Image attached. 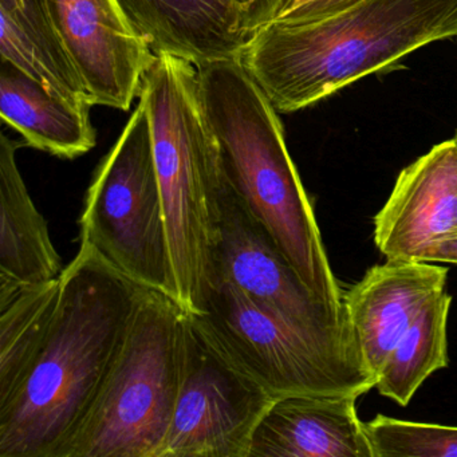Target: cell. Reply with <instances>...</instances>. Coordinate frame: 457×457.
Here are the masks:
<instances>
[{
	"instance_id": "9c48e42d",
	"label": "cell",
	"mask_w": 457,
	"mask_h": 457,
	"mask_svg": "<svg viewBox=\"0 0 457 457\" xmlns=\"http://www.w3.org/2000/svg\"><path fill=\"white\" fill-rule=\"evenodd\" d=\"M216 271L218 283L226 280L237 286L293 325L355 344L347 318L334 314L304 285L269 232L227 183Z\"/></svg>"
},
{
	"instance_id": "ba28073f",
	"label": "cell",
	"mask_w": 457,
	"mask_h": 457,
	"mask_svg": "<svg viewBox=\"0 0 457 457\" xmlns=\"http://www.w3.org/2000/svg\"><path fill=\"white\" fill-rule=\"evenodd\" d=\"M277 398L245 373L196 314L180 320V382L162 457H248Z\"/></svg>"
},
{
	"instance_id": "52a82bcc",
	"label": "cell",
	"mask_w": 457,
	"mask_h": 457,
	"mask_svg": "<svg viewBox=\"0 0 457 457\" xmlns=\"http://www.w3.org/2000/svg\"><path fill=\"white\" fill-rule=\"evenodd\" d=\"M79 242L140 287L170 295L167 228L144 101L96 170L79 218Z\"/></svg>"
},
{
	"instance_id": "ac0fdd59",
	"label": "cell",
	"mask_w": 457,
	"mask_h": 457,
	"mask_svg": "<svg viewBox=\"0 0 457 457\" xmlns=\"http://www.w3.org/2000/svg\"><path fill=\"white\" fill-rule=\"evenodd\" d=\"M61 278L25 288L0 307V408L25 385L54 322Z\"/></svg>"
},
{
	"instance_id": "8992f818",
	"label": "cell",
	"mask_w": 457,
	"mask_h": 457,
	"mask_svg": "<svg viewBox=\"0 0 457 457\" xmlns=\"http://www.w3.org/2000/svg\"><path fill=\"white\" fill-rule=\"evenodd\" d=\"M196 315L232 361L275 398L360 397L376 387L357 345L303 330L226 280Z\"/></svg>"
},
{
	"instance_id": "d6986e66",
	"label": "cell",
	"mask_w": 457,
	"mask_h": 457,
	"mask_svg": "<svg viewBox=\"0 0 457 457\" xmlns=\"http://www.w3.org/2000/svg\"><path fill=\"white\" fill-rule=\"evenodd\" d=\"M451 304L446 291L428 302L387 355L377 379L379 395L406 406L430 374L448 366L446 326Z\"/></svg>"
},
{
	"instance_id": "e0dca14e",
	"label": "cell",
	"mask_w": 457,
	"mask_h": 457,
	"mask_svg": "<svg viewBox=\"0 0 457 457\" xmlns=\"http://www.w3.org/2000/svg\"><path fill=\"white\" fill-rule=\"evenodd\" d=\"M0 57L54 95L90 104L45 0H0Z\"/></svg>"
},
{
	"instance_id": "cb8c5ba5",
	"label": "cell",
	"mask_w": 457,
	"mask_h": 457,
	"mask_svg": "<svg viewBox=\"0 0 457 457\" xmlns=\"http://www.w3.org/2000/svg\"><path fill=\"white\" fill-rule=\"evenodd\" d=\"M453 140L456 141V144H457V130H456V133H454Z\"/></svg>"
},
{
	"instance_id": "44dd1931",
	"label": "cell",
	"mask_w": 457,
	"mask_h": 457,
	"mask_svg": "<svg viewBox=\"0 0 457 457\" xmlns=\"http://www.w3.org/2000/svg\"><path fill=\"white\" fill-rule=\"evenodd\" d=\"M239 4L253 36L259 29L278 17L287 0H239Z\"/></svg>"
},
{
	"instance_id": "ffe728a7",
	"label": "cell",
	"mask_w": 457,
	"mask_h": 457,
	"mask_svg": "<svg viewBox=\"0 0 457 457\" xmlns=\"http://www.w3.org/2000/svg\"><path fill=\"white\" fill-rule=\"evenodd\" d=\"M374 457H457V427L378 414L365 422Z\"/></svg>"
},
{
	"instance_id": "8fae6325",
	"label": "cell",
	"mask_w": 457,
	"mask_h": 457,
	"mask_svg": "<svg viewBox=\"0 0 457 457\" xmlns=\"http://www.w3.org/2000/svg\"><path fill=\"white\" fill-rule=\"evenodd\" d=\"M457 234V144L443 141L401 170L374 218L386 261L429 262Z\"/></svg>"
},
{
	"instance_id": "4fadbf2b",
	"label": "cell",
	"mask_w": 457,
	"mask_h": 457,
	"mask_svg": "<svg viewBox=\"0 0 457 457\" xmlns=\"http://www.w3.org/2000/svg\"><path fill=\"white\" fill-rule=\"evenodd\" d=\"M154 54L194 65L239 60L253 38L239 0H117Z\"/></svg>"
},
{
	"instance_id": "603a6c76",
	"label": "cell",
	"mask_w": 457,
	"mask_h": 457,
	"mask_svg": "<svg viewBox=\"0 0 457 457\" xmlns=\"http://www.w3.org/2000/svg\"><path fill=\"white\" fill-rule=\"evenodd\" d=\"M430 263L457 264V234L433 253Z\"/></svg>"
},
{
	"instance_id": "30bf717a",
	"label": "cell",
	"mask_w": 457,
	"mask_h": 457,
	"mask_svg": "<svg viewBox=\"0 0 457 457\" xmlns=\"http://www.w3.org/2000/svg\"><path fill=\"white\" fill-rule=\"evenodd\" d=\"M92 105L128 112L156 54L117 0H45Z\"/></svg>"
},
{
	"instance_id": "2e32d148",
	"label": "cell",
	"mask_w": 457,
	"mask_h": 457,
	"mask_svg": "<svg viewBox=\"0 0 457 457\" xmlns=\"http://www.w3.org/2000/svg\"><path fill=\"white\" fill-rule=\"evenodd\" d=\"M87 103H74L23 73L9 61L0 68V116L26 146L73 160L92 151L97 135Z\"/></svg>"
},
{
	"instance_id": "7a4b0ae2",
	"label": "cell",
	"mask_w": 457,
	"mask_h": 457,
	"mask_svg": "<svg viewBox=\"0 0 457 457\" xmlns=\"http://www.w3.org/2000/svg\"><path fill=\"white\" fill-rule=\"evenodd\" d=\"M141 288L79 242L61 277L46 345L25 385L0 408V457L55 456L100 390Z\"/></svg>"
},
{
	"instance_id": "6da1fadb",
	"label": "cell",
	"mask_w": 457,
	"mask_h": 457,
	"mask_svg": "<svg viewBox=\"0 0 457 457\" xmlns=\"http://www.w3.org/2000/svg\"><path fill=\"white\" fill-rule=\"evenodd\" d=\"M453 37L457 0H342L317 14L271 21L239 61L275 111L288 114Z\"/></svg>"
},
{
	"instance_id": "7402d4cb",
	"label": "cell",
	"mask_w": 457,
	"mask_h": 457,
	"mask_svg": "<svg viewBox=\"0 0 457 457\" xmlns=\"http://www.w3.org/2000/svg\"><path fill=\"white\" fill-rule=\"evenodd\" d=\"M339 2L342 0H287V4L274 21L295 20V18L317 14Z\"/></svg>"
},
{
	"instance_id": "277c9868",
	"label": "cell",
	"mask_w": 457,
	"mask_h": 457,
	"mask_svg": "<svg viewBox=\"0 0 457 457\" xmlns=\"http://www.w3.org/2000/svg\"><path fill=\"white\" fill-rule=\"evenodd\" d=\"M140 100L151 119L170 255V296L203 314L218 285L226 180L218 141L205 116L196 65L157 54Z\"/></svg>"
},
{
	"instance_id": "9a60e30c",
	"label": "cell",
	"mask_w": 457,
	"mask_h": 457,
	"mask_svg": "<svg viewBox=\"0 0 457 457\" xmlns=\"http://www.w3.org/2000/svg\"><path fill=\"white\" fill-rule=\"evenodd\" d=\"M22 146L0 137V307L25 288L60 279L65 270L18 168Z\"/></svg>"
},
{
	"instance_id": "3957f363",
	"label": "cell",
	"mask_w": 457,
	"mask_h": 457,
	"mask_svg": "<svg viewBox=\"0 0 457 457\" xmlns=\"http://www.w3.org/2000/svg\"><path fill=\"white\" fill-rule=\"evenodd\" d=\"M205 116L224 179L263 226L304 285L347 318L312 202L286 146L278 112L239 60L196 66Z\"/></svg>"
},
{
	"instance_id": "7c38bea8",
	"label": "cell",
	"mask_w": 457,
	"mask_h": 457,
	"mask_svg": "<svg viewBox=\"0 0 457 457\" xmlns=\"http://www.w3.org/2000/svg\"><path fill=\"white\" fill-rule=\"evenodd\" d=\"M446 267L429 262L386 261L344 291L342 302L361 360L376 379L428 302L446 291Z\"/></svg>"
},
{
	"instance_id": "5b68a950",
	"label": "cell",
	"mask_w": 457,
	"mask_h": 457,
	"mask_svg": "<svg viewBox=\"0 0 457 457\" xmlns=\"http://www.w3.org/2000/svg\"><path fill=\"white\" fill-rule=\"evenodd\" d=\"M183 309L141 288L92 405L54 457H162L180 382Z\"/></svg>"
},
{
	"instance_id": "5bb4252c",
	"label": "cell",
	"mask_w": 457,
	"mask_h": 457,
	"mask_svg": "<svg viewBox=\"0 0 457 457\" xmlns=\"http://www.w3.org/2000/svg\"><path fill=\"white\" fill-rule=\"evenodd\" d=\"M357 395L277 398L259 421L248 457H374Z\"/></svg>"
}]
</instances>
